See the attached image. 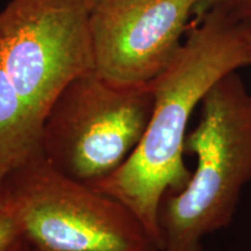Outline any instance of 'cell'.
Wrapping results in <instances>:
<instances>
[{"instance_id": "6da1fadb", "label": "cell", "mask_w": 251, "mask_h": 251, "mask_svg": "<svg viewBox=\"0 0 251 251\" xmlns=\"http://www.w3.org/2000/svg\"><path fill=\"white\" fill-rule=\"evenodd\" d=\"M250 30L249 21L224 12L194 19L174 59L151 81L153 107L139 146L119 170L92 185L127 206L159 251L163 198L184 188L192 175L184 161L191 115L218 81L249 65Z\"/></svg>"}, {"instance_id": "7a4b0ae2", "label": "cell", "mask_w": 251, "mask_h": 251, "mask_svg": "<svg viewBox=\"0 0 251 251\" xmlns=\"http://www.w3.org/2000/svg\"><path fill=\"white\" fill-rule=\"evenodd\" d=\"M185 153L197 166L178 192L163 198L158 213L161 251H202V241L233 221L251 181V94L236 72L218 81L201 101Z\"/></svg>"}, {"instance_id": "3957f363", "label": "cell", "mask_w": 251, "mask_h": 251, "mask_svg": "<svg viewBox=\"0 0 251 251\" xmlns=\"http://www.w3.org/2000/svg\"><path fill=\"white\" fill-rule=\"evenodd\" d=\"M7 176L6 207L37 251H159L127 206L56 170L41 152Z\"/></svg>"}, {"instance_id": "277c9868", "label": "cell", "mask_w": 251, "mask_h": 251, "mask_svg": "<svg viewBox=\"0 0 251 251\" xmlns=\"http://www.w3.org/2000/svg\"><path fill=\"white\" fill-rule=\"evenodd\" d=\"M153 107L151 83L119 85L85 72L47 115L40 152L56 170L90 186L119 170L142 140Z\"/></svg>"}, {"instance_id": "5b68a950", "label": "cell", "mask_w": 251, "mask_h": 251, "mask_svg": "<svg viewBox=\"0 0 251 251\" xmlns=\"http://www.w3.org/2000/svg\"><path fill=\"white\" fill-rule=\"evenodd\" d=\"M99 0H11L0 12V57L41 139L55 100L94 70L91 17Z\"/></svg>"}, {"instance_id": "8992f818", "label": "cell", "mask_w": 251, "mask_h": 251, "mask_svg": "<svg viewBox=\"0 0 251 251\" xmlns=\"http://www.w3.org/2000/svg\"><path fill=\"white\" fill-rule=\"evenodd\" d=\"M198 0H99L91 17L94 71L119 85H147L183 45Z\"/></svg>"}, {"instance_id": "52a82bcc", "label": "cell", "mask_w": 251, "mask_h": 251, "mask_svg": "<svg viewBox=\"0 0 251 251\" xmlns=\"http://www.w3.org/2000/svg\"><path fill=\"white\" fill-rule=\"evenodd\" d=\"M39 152L40 137L28 122L0 57V171L11 174Z\"/></svg>"}, {"instance_id": "ba28073f", "label": "cell", "mask_w": 251, "mask_h": 251, "mask_svg": "<svg viewBox=\"0 0 251 251\" xmlns=\"http://www.w3.org/2000/svg\"><path fill=\"white\" fill-rule=\"evenodd\" d=\"M211 11H219L251 23V0H198L193 11V20Z\"/></svg>"}, {"instance_id": "9c48e42d", "label": "cell", "mask_w": 251, "mask_h": 251, "mask_svg": "<svg viewBox=\"0 0 251 251\" xmlns=\"http://www.w3.org/2000/svg\"><path fill=\"white\" fill-rule=\"evenodd\" d=\"M23 238L18 220L5 206L0 211V251H11Z\"/></svg>"}, {"instance_id": "30bf717a", "label": "cell", "mask_w": 251, "mask_h": 251, "mask_svg": "<svg viewBox=\"0 0 251 251\" xmlns=\"http://www.w3.org/2000/svg\"><path fill=\"white\" fill-rule=\"evenodd\" d=\"M6 179L7 175L0 171V211L6 206Z\"/></svg>"}, {"instance_id": "8fae6325", "label": "cell", "mask_w": 251, "mask_h": 251, "mask_svg": "<svg viewBox=\"0 0 251 251\" xmlns=\"http://www.w3.org/2000/svg\"><path fill=\"white\" fill-rule=\"evenodd\" d=\"M248 57H249V65H251V30L248 36Z\"/></svg>"}, {"instance_id": "7c38bea8", "label": "cell", "mask_w": 251, "mask_h": 251, "mask_svg": "<svg viewBox=\"0 0 251 251\" xmlns=\"http://www.w3.org/2000/svg\"><path fill=\"white\" fill-rule=\"evenodd\" d=\"M23 240H24V238H23ZM23 240H21L20 242H19V243L17 244V246H15L11 251H30V250H26V249H25V248L23 247V243H21V242H23Z\"/></svg>"}, {"instance_id": "4fadbf2b", "label": "cell", "mask_w": 251, "mask_h": 251, "mask_svg": "<svg viewBox=\"0 0 251 251\" xmlns=\"http://www.w3.org/2000/svg\"><path fill=\"white\" fill-rule=\"evenodd\" d=\"M30 251H37V250L35 249V248H33V250H30Z\"/></svg>"}]
</instances>
